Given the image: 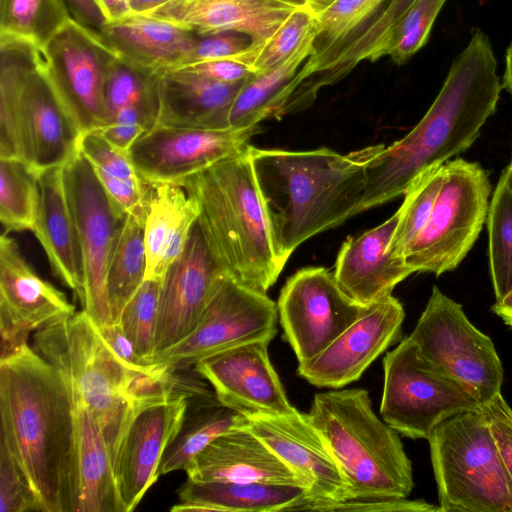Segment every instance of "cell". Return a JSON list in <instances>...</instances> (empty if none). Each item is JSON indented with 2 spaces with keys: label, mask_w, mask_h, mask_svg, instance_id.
I'll list each match as a JSON object with an SVG mask.
<instances>
[{
  "label": "cell",
  "mask_w": 512,
  "mask_h": 512,
  "mask_svg": "<svg viewBox=\"0 0 512 512\" xmlns=\"http://www.w3.org/2000/svg\"><path fill=\"white\" fill-rule=\"evenodd\" d=\"M387 1L336 0L316 15L312 54L302 67L305 80L315 81L321 76L338 54L376 18Z\"/></svg>",
  "instance_id": "obj_34"
},
{
  "label": "cell",
  "mask_w": 512,
  "mask_h": 512,
  "mask_svg": "<svg viewBox=\"0 0 512 512\" xmlns=\"http://www.w3.org/2000/svg\"><path fill=\"white\" fill-rule=\"evenodd\" d=\"M444 178L430 217L407 248L404 260L413 272L439 276L465 258L487 220L491 183L476 162L444 163Z\"/></svg>",
  "instance_id": "obj_8"
},
{
  "label": "cell",
  "mask_w": 512,
  "mask_h": 512,
  "mask_svg": "<svg viewBox=\"0 0 512 512\" xmlns=\"http://www.w3.org/2000/svg\"><path fill=\"white\" fill-rule=\"evenodd\" d=\"M99 33L119 57L150 71L185 65L195 41L194 32L145 15L107 23Z\"/></svg>",
  "instance_id": "obj_30"
},
{
  "label": "cell",
  "mask_w": 512,
  "mask_h": 512,
  "mask_svg": "<svg viewBox=\"0 0 512 512\" xmlns=\"http://www.w3.org/2000/svg\"><path fill=\"white\" fill-rule=\"evenodd\" d=\"M42 512L40 502L12 452L0 434V512Z\"/></svg>",
  "instance_id": "obj_46"
},
{
  "label": "cell",
  "mask_w": 512,
  "mask_h": 512,
  "mask_svg": "<svg viewBox=\"0 0 512 512\" xmlns=\"http://www.w3.org/2000/svg\"><path fill=\"white\" fill-rule=\"evenodd\" d=\"M196 396L178 394L143 408L133 418L115 470L125 512L132 511L157 481L164 453L183 424L190 400Z\"/></svg>",
  "instance_id": "obj_20"
},
{
  "label": "cell",
  "mask_w": 512,
  "mask_h": 512,
  "mask_svg": "<svg viewBox=\"0 0 512 512\" xmlns=\"http://www.w3.org/2000/svg\"><path fill=\"white\" fill-rule=\"evenodd\" d=\"M502 87L505 88L512 96V41L506 52V68Z\"/></svg>",
  "instance_id": "obj_58"
},
{
  "label": "cell",
  "mask_w": 512,
  "mask_h": 512,
  "mask_svg": "<svg viewBox=\"0 0 512 512\" xmlns=\"http://www.w3.org/2000/svg\"><path fill=\"white\" fill-rule=\"evenodd\" d=\"M74 405L76 434L72 512H125L101 428L83 404L74 401Z\"/></svg>",
  "instance_id": "obj_28"
},
{
  "label": "cell",
  "mask_w": 512,
  "mask_h": 512,
  "mask_svg": "<svg viewBox=\"0 0 512 512\" xmlns=\"http://www.w3.org/2000/svg\"><path fill=\"white\" fill-rule=\"evenodd\" d=\"M405 311L389 294L315 357L298 364L299 376L319 388H341L358 380L369 365L399 340Z\"/></svg>",
  "instance_id": "obj_17"
},
{
  "label": "cell",
  "mask_w": 512,
  "mask_h": 512,
  "mask_svg": "<svg viewBox=\"0 0 512 512\" xmlns=\"http://www.w3.org/2000/svg\"><path fill=\"white\" fill-rule=\"evenodd\" d=\"M0 310L32 332L76 312L64 293L34 271L5 232L0 237Z\"/></svg>",
  "instance_id": "obj_27"
},
{
  "label": "cell",
  "mask_w": 512,
  "mask_h": 512,
  "mask_svg": "<svg viewBox=\"0 0 512 512\" xmlns=\"http://www.w3.org/2000/svg\"><path fill=\"white\" fill-rule=\"evenodd\" d=\"M314 40L283 62L253 73L242 85L229 112V127L258 126L268 118L283 116L291 96L304 81L303 64L312 54Z\"/></svg>",
  "instance_id": "obj_32"
},
{
  "label": "cell",
  "mask_w": 512,
  "mask_h": 512,
  "mask_svg": "<svg viewBox=\"0 0 512 512\" xmlns=\"http://www.w3.org/2000/svg\"><path fill=\"white\" fill-rule=\"evenodd\" d=\"M248 428L309 485L303 501H345L348 486L326 440L308 414L248 416Z\"/></svg>",
  "instance_id": "obj_19"
},
{
  "label": "cell",
  "mask_w": 512,
  "mask_h": 512,
  "mask_svg": "<svg viewBox=\"0 0 512 512\" xmlns=\"http://www.w3.org/2000/svg\"><path fill=\"white\" fill-rule=\"evenodd\" d=\"M72 17L97 32L107 24L95 0H64Z\"/></svg>",
  "instance_id": "obj_54"
},
{
  "label": "cell",
  "mask_w": 512,
  "mask_h": 512,
  "mask_svg": "<svg viewBox=\"0 0 512 512\" xmlns=\"http://www.w3.org/2000/svg\"><path fill=\"white\" fill-rule=\"evenodd\" d=\"M39 201V175L23 160L0 158V221L5 233L32 231Z\"/></svg>",
  "instance_id": "obj_39"
},
{
  "label": "cell",
  "mask_w": 512,
  "mask_h": 512,
  "mask_svg": "<svg viewBox=\"0 0 512 512\" xmlns=\"http://www.w3.org/2000/svg\"><path fill=\"white\" fill-rule=\"evenodd\" d=\"M399 218L398 209L382 224L348 238L339 250L334 277L340 289L359 304L368 306L392 294L398 283L414 273L404 258L389 252Z\"/></svg>",
  "instance_id": "obj_24"
},
{
  "label": "cell",
  "mask_w": 512,
  "mask_h": 512,
  "mask_svg": "<svg viewBox=\"0 0 512 512\" xmlns=\"http://www.w3.org/2000/svg\"><path fill=\"white\" fill-rule=\"evenodd\" d=\"M195 482L231 481L300 486L308 483L291 470L249 428L225 432L199 452L184 470Z\"/></svg>",
  "instance_id": "obj_22"
},
{
  "label": "cell",
  "mask_w": 512,
  "mask_h": 512,
  "mask_svg": "<svg viewBox=\"0 0 512 512\" xmlns=\"http://www.w3.org/2000/svg\"><path fill=\"white\" fill-rule=\"evenodd\" d=\"M268 340L248 342L198 361L196 374L224 405L246 416L281 415L295 410L268 355Z\"/></svg>",
  "instance_id": "obj_18"
},
{
  "label": "cell",
  "mask_w": 512,
  "mask_h": 512,
  "mask_svg": "<svg viewBox=\"0 0 512 512\" xmlns=\"http://www.w3.org/2000/svg\"><path fill=\"white\" fill-rule=\"evenodd\" d=\"M443 165L423 172L405 192L399 208L400 218L389 245L393 257L404 258L407 248L427 223L443 183Z\"/></svg>",
  "instance_id": "obj_43"
},
{
  "label": "cell",
  "mask_w": 512,
  "mask_h": 512,
  "mask_svg": "<svg viewBox=\"0 0 512 512\" xmlns=\"http://www.w3.org/2000/svg\"><path fill=\"white\" fill-rule=\"evenodd\" d=\"M97 328L109 348L129 369L141 370L149 366L137 355L132 342L119 324L111 323Z\"/></svg>",
  "instance_id": "obj_53"
},
{
  "label": "cell",
  "mask_w": 512,
  "mask_h": 512,
  "mask_svg": "<svg viewBox=\"0 0 512 512\" xmlns=\"http://www.w3.org/2000/svg\"><path fill=\"white\" fill-rule=\"evenodd\" d=\"M147 206L126 215L113 247L107 272V297L116 323L130 298L145 280L144 223Z\"/></svg>",
  "instance_id": "obj_36"
},
{
  "label": "cell",
  "mask_w": 512,
  "mask_h": 512,
  "mask_svg": "<svg viewBox=\"0 0 512 512\" xmlns=\"http://www.w3.org/2000/svg\"><path fill=\"white\" fill-rule=\"evenodd\" d=\"M42 62L34 45L0 37V158L22 160L21 93L30 73Z\"/></svg>",
  "instance_id": "obj_35"
},
{
  "label": "cell",
  "mask_w": 512,
  "mask_h": 512,
  "mask_svg": "<svg viewBox=\"0 0 512 512\" xmlns=\"http://www.w3.org/2000/svg\"><path fill=\"white\" fill-rule=\"evenodd\" d=\"M447 0H415L395 26L385 49L398 65L406 63L427 42L433 23Z\"/></svg>",
  "instance_id": "obj_45"
},
{
  "label": "cell",
  "mask_w": 512,
  "mask_h": 512,
  "mask_svg": "<svg viewBox=\"0 0 512 512\" xmlns=\"http://www.w3.org/2000/svg\"><path fill=\"white\" fill-rule=\"evenodd\" d=\"M199 216L196 200L176 183L149 184L144 223L146 278L163 279Z\"/></svg>",
  "instance_id": "obj_29"
},
{
  "label": "cell",
  "mask_w": 512,
  "mask_h": 512,
  "mask_svg": "<svg viewBox=\"0 0 512 512\" xmlns=\"http://www.w3.org/2000/svg\"><path fill=\"white\" fill-rule=\"evenodd\" d=\"M307 414L345 477L347 500L410 495L414 488L412 463L398 432L374 413L367 390L318 393Z\"/></svg>",
  "instance_id": "obj_6"
},
{
  "label": "cell",
  "mask_w": 512,
  "mask_h": 512,
  "mask_svg": "<svg viewBox=\"0 0 512 512\" xmlns=\"http://www.w3.org/2000/svg\"><path fill=\"white\" fill-rule=\"evenodd\" d=\"M245 81L221 83L179 68L161 71L156 126L230 128L229 112Z\"/></svg>",
  "instance_id": "obj_26"
},
{
  "label": "cell",
  "mask_w": 512,
  "mask_h": 512,
  "mask_svg": "<svg viewBox=\"0 0 512 512\" xmlns=\"http://www.w3.org/2000/svg\"><path fill=\"white\" fill-rule=\"evenodd\" d=\"M259 131V125L226 129L155 126L134 142L128 156L145 183L180 184L244 151Z\"/></svg>",
  "instance_id": "obj_15"
},
{
  "label": "cell",
  "mask_w": 512,
  "mask_h": 512,
  "mask_svg": "<svg viewBox=\"0 0 512 512\" xmlns=\"http://www.w3.org/2000/svg\"><path fill=\"white\" fill-rule=\"evenodd\" d=\"M409 338L427 362L464 385L481 405L501 393L504 369L493 341L436 285Z\"/></svg>",
  "instance_id": "obj_10"
},
{
  "label": "cell",
  "mask_w": 512,
  "mask_h": 512,
  "mask_svg": "<svg viewBox=\"0 0 512 512\" xmlns=\"http://www.w3.org/2000/svg\"><path fill=\"white\" fill-rule=\"evenodd\" d=\"M248 154L283 266L300 244L358 214L367 148L342 155L328 148L287 151L248 145Z\"/></svg>",
  "instance_id": "obj_3"
},
{
  "label": "cell",
  "mask_w": 512,
  "mask_h": 512,
  "mask_svg": "<svg viewBox=\"0 0 512 512\" xmlns=\"http://www.w3.org/2000/svg\"><path fill=\"white\" fill-rule=\"evenodd\" d=\"M41 55L53 90L81 134L106 126V82L118 55L100 33L71 17Z\"/></svg>",
  "instance_id": "obj_12"
},
{
  "label": "cell",
  "mask_w": 512,
  "mask_h": 512,
  "mask_svg": "<svg viewBox=\"0 0 512 512\" xmlns=\"http://www.w3.org/2000/svg\"><path fill=\"white\" fill-rule=\"evenodd\" d=\"M316 36V15L303 6L295 10L263 43L252 44L233 58L245 64L253 73L283 62Z\"/></svg>",
  "instance_id": "obj_40"
},
{
  "label": "cell",
  "mask_w": 512,
  "mask_h": 512,
  "mask_svg": "<svg viewBox=\"0 0 512 512\" xmlns=\"http://www.w3.org/2000/svg\"><path fill=\"white\" fill-rule=\"evenodd\" d=\"M161 283V279L146 278L116 322L147 365L152 364L154 357Z\"/></svg>",
  "instance_id": "obj_44"
},
{
  "label": "cell",
  "mask_w": 512,
  "mask_h": 512,
  "mask_svg": "<svg viewBox=\"0 0 512 512\" xmlns=\"http://www.w3.org/2000/svg\"><path fill=\"white\" fill-rule=\"evenodd\" d=\"M148 128L141 114L134 109H125L116 114L108 125L97 131L111 145L127 153L134 142Z\"/></svg>",
  "instance_id": "obj_51"
},
{
  "label": "cell",
  "mask_w": 512,
  "mask_h": 512,
  "mask_svg": "<svg viewBox=\"0 0 512 512\" xmlns=\"http://www.w3.org/2000/svg\"><path fill=\"white\" fill-rule=\"evenodd\" d=\"M107 23L124 20L133 15L130 0H95Z\"/></svg>",
  "instance_id": "obj_55"
},
{
  "label": "cell",
  "mask_w": 512,
  "mask_h": 512,
  "mask_svg": "<svg viewBox=\"0 0 512 512\" xmlns=\"http://www.w3.org/2000/svg\"><path fill=\"white\" fill-rule=\"evenodd\" d=\"M436 512L441 509L424 500L407 498L383 500L300 501L290 511Z\"/></svg>",
  "instance_id": "obj_48"
},
{
  "label": "cell",
  "mask_w": 512,
  "mask_h": 512,
  "mask_svg": "<svg viewBox=\"0 0 512 512\" xmlns=\"http://www.w3.org/2000/svg\"><path fill=\"white\" fill-rule=\"evenodd\" d=\"M368 306L349 298L334 274L323 267L298 270L286 281L277 303L283 338L299 363L322 352Z\"/></svg>",
  "instance_id": "obj_14"
},
{
  "label": "cell",
  "mask_w": 512,
  "mask_h": 512,
  "mask_svg": "<svg viewBox=\"0 0 512 512\" xmlns=\"http://www.w3.org/2000/svg\"><path fill=\"white\" fill-rule=\"evenodd\" d=\"M336 0H308V8L315 14L318 15L328 7H330Z\"/></svg>",
  "instance_id": "obj_59"
},
{
  "label": "cell",
  "mask_w": 512,
  "mask_h": 512,
  "mask_svg": "<svg viewBox=\"0 0 512 512\" xmlns=\"http://www.w3.org/2000/svg\"><path fill=\"white\" fill-rule=\"evenodd\" d=\"M227 276L197 219L182 253L162 279L154 357L193 330L215 288Z\"/></svg>",
  "instance_id": "obj_16"
},
{
  "label": "cell",
  "mask_w": 512,
  "mask_h": 512,
  "mask_svg": "<svg viewBox=\"0 0 512 512\" xmlns=\"http://www.w3.org/2000/svg\"><path fill=\"white\" fill-rule=\"evenodd\" d=\"M383 421L405 437L428 439L444 420L482 405L455 379L439 371L404 338L383 359Z\"/></svg>",
  "instance_id": "obj_9"
},
{
  "label": "cell",
  "mask_w": 512,
  "mask_h": 512,
  "mask_svg": "<svg viewBox=\"0 0 512 512\" xmlns=\"http://www.w3.org/2000/svg\"><path fill=\"white\" fill-rule=\"evenodd\" d=\"M0 434L42 512H72L75 405L61 373L32 346L0 361Z\"/></svg>",
  "instance_id": "obj_2"
},
{
  "label": "cell",
  "mask_w": 512,
  "mask_h": 512,
  "mask_svg": "<svg viewBox=\"0 0 512 512\" xmlns=\"http://www.w3.org/2000/svg\"><path fill=\"white\" fill-rule=\"evenodd\" d=\"M252 44L249 36L237 32L195 33V41L185 65L213 59H233Z\"/></svg>",
  "instance_id": "obj_49"
},
{
  "label": "cell",
  "mask_w": 512,
  "mask_h": 512,
  "mask_svg": "<svg viewBox=\"0 0 512 512\" xmlns=\"http://www.w3.org/2000/svg\"><path fill=\"white\" fill-rule=\"evenodd\" d=\"M169 0H130L133 15L146 14Z\"/></svg>",
  "instance_id": "obj_57"
},
{
  "label": "cell",
  "mask_w": 512,
  "mask_h": 512,
  "mask_svg": "<svg viewBox=\"0 0 512 512\" xmlns=\"http://www.w3.org/2000/svg\"><path fill=\"white\" fill-rule=\"evenodd\" d=\"M78 149L90 163L94 172L122 180L144 182L128 154L115 148L97 131L82 134Z\"/></svg>",
  "instance_id": "obj_47"
},
{
  "label": "cell",
  "mask_w": 512,
  "mask_h": 512,
  "mask_svg": "<svg viewBox=\"0 0 512 512\" xmlns=\"http://www.w3.org/2000/svg\"><path fill=\"white\" fill-rule=\"evenodd\" d=\"M286 1H290L295 4L303 5V6H307V4H308V0H286Z\"/></svg>",
  "instance_id": "obj_61"
},
{
  "label": "cell",
  "mask_w": 512,
  "mask_h": 512,
  "mask_svg": "<svg viewBox=\"0 0 512 512\" xmlns=\"http://www.w3.org/2000/svg\"><path fill=\"white\" fill-rule=\"evenodd\" d=\"M177 68L213 81L228 84L243 82L253 74L245 64L231 58L201 61Z\"/></svg>",
  "instance_id": "obj_52"
},
{
  "label": "cell",
  "mask_w": 512,
  "mask_h": 512,
  "mask_svg": "<svg viewBox=\"0 0 512 512\" xmlns=\"http://www.w3.org/2000/svg\"><path fill=\"white\" fill-rule=\"evenodd\" d=\"M489 262L495 299L512 290V192L498 182L489 203Z\"/></svg>",
  "instance_id": "obj_42"
},
{
  "label": "cell",
  "mask_w": 512,
  "mask_h": 512,
  "mask_svg": "<svg viewBox=\"0 0 512 512\" xmlns=\"http://www.w3.org/2000/svg\"><path fill=\"white\" fill-rule=\"evenodd\" d=\"M487 35L476 30L454 59L418 124L389 146L367 148L366 185L358 214L405 194L426 170L467 150L495 112L502 85Z\"/></svg>",
  "instance_id": "obj_1"
},
{
  "label": "cell",
  "mask_w": 512,
  "mask_h": 512,
  "mask_svg": "<svg viewBox=\"0 0 512 512\" xmlns=\"http://www.w3.org/2000/svg\"><path fill=\"white\" fill-rule=\"evenodd\" d=\"M32 343L33 349L64 377L73 400L83 404L98 422L116 470L126 432L154 393L155 364L129 369L83 310L38 329Z\"/></svg>",
  "instance_id": "obj_4"
},
{
  "label": "cell",
  "mask_w": 512,
  "mask_h": 512,
  "mask_svg": "<svg viewBox=\"0 0 512 512\" xmlns=\"http://www.w3.org/2000/svg\"><path fill=\"white\" fill-rule=\"evenodd\" d=\"M180 184L196 200L203 234L227 275L267 293L284 266L274 249L248 146Z\"/></svg>",
  "instance_id": "obj_5"
},
{
  "label": "cell",
  "mask_w": 512,
  "mask_h": 512,
  "mask_svg": "<svg viewBox=\"0 0 512 512\" xmlns=\"http://www.w3.org/2000/svg\"><path fill=\"white\" fill-rule=\"evenodd\" d=\"M248 425V416L222 404L215 393L199 396L193 409L188 407V415L186 413L179 432L164 453L159 467L160 476L185 470L190 461L215 438Z\"/></svg>",
  "instance_id": "obj_33"
},
{
  "label": "cell",
  "mask_w": 512,
  "mask_h": 512,
  "mask_svg": "<svg viewBox=\"0 0 512 512\" xmlns=\"http://www.w3.org/2000/svg\"><path fill=\"white\" fill-rule=\"evenodd\" d=\"M492 311L498 315L506 325L512 327V290L500 300L495 301Z\"/></svg>",
  "instance_id": "obj_56"
},
{
  "label": "cell",
  "mask_w": 512,
  "mask_h": 512,
  "mask_svg": "<svg viewBox=\"0 0 512 512\" xmlns=\"http://www.w3.org/2000/svg\"><path fill=\"white\" fill-rule=\"evenodd\" d=\"M441 512H512V489L482 408L456 414L427 439Z\"/></svg>",
  "instance_id": "obj_7"
},
{
  "label": "cell",
  "mask_w": 512,
  "mask_h": 512,
  "mask_svg": "<svg viewBox=\"0 0 512 512\" xmlns=\"http://www.w3.org/2000/svg\"><path fill=\"white\" fill-rule=\"evenodd\" d=\"M160 74L161 71L141 68L118 56L105 88L109 122L120 111L134 109L141 114L148 130L154 128L160 107Z\"/></svg>",
  "instance_id": "obj_37"
},
{
  "label": "cell",
  "mask_w": 512,
  "mask_h": 512,
  "mask_svg": "<svg viewBox=\"0 0 512 512\" xmlns=\"http://www.w3.org/2000/svg\"><path fill=\"white\" fill-rule=\"evenodd\" d=\"M481 408L488 418L512 489V408L501 393Z\"/></svg>",
  "instance_id": "obj_50"
},
{
  "label": "cell",
  "mask_w": 512,
  "mask_h": 512,
  "mask_svg": "<svg viewBox=\"0 0 512 512\" xmlns=\"http://www.w3.org/2000/svg\"><path fill=\"white\" fill-rule=\"evenodd\" d=\"M300 7L286 0H169L143 15L197 34L237 32L261 44Z\"/></svg>",
  "instance_id": "obj_23"
},
{
  "label": "cell",
  "mask_w": 512,
  "mask_h": 512,
  "mask_svg": "<svg viewBox=\"0 0 512 512\" xmlns=\"http://www.w3.org/2000/svg\"><path fill=\"white\" fill-rule=\"evenodd\" d=\"M499 182L512 192V158L508 166L503 170Z\"/></svg>",
  "instance_id": "obj_60"
},
{
  "label": "cell",
  "mask_w": 512,
  "mask_h": 512,
  "mask_svg": "<svg viewBox=\"0 0 512 512\" xmlns=\"http://www.w3.org/2000/svg\"><path fill=\"white\" fill-rule=\"evenodd\" d=\"M414 1L388 0L376 18L338 54L326 72L339 80L360 62H374L384 57L395 26Z\"/></svg>",
  "instance_id": "obj_41"
},
{
  "label": "cell",
  "mask_w": 512,
  "mask_h": 512,
  "mask_svg": "<svg viewBox=\"0 0 512 512\" xmlns=\"http://www.w3.org/2000/svg\"><path fill=\"white\" fill-rule=\"evenodd\" d=\"M177 494L180 502L171 508L173 512H276L289 511L307 497V490L291 485L187 479Z\"/></svg>",
  "instance_id": "obj_31"
},
{
  "label": "cell",
  "mask_w": 512,
  "mask_h": 512,
  "mask_svg": "<svg viewBox=\"0 0 512 512\" xmlns=\"http://www.w3.org/2000/svg\"><path fill=\"white\" fill-rule=\"evenodd\" d=\"M277 320V304L266 293L227 276L215 288L193 330L157 354L152 364L178 372L221 351L248 342L271 341L277 333Z\"/></svg>",
  "instance_id": "obj_11"
},
{
  "label": "cell",
  "mask_w": 512,
  "mask_h": 512,
  "mask_svg": "<svg viewBox=\"0 0 512 512\" xmlns=\"http://www.w3.org/2000/svg\"><path fill=\"white\" fill-rule=\"evenodd\" d=\"M63 180L84 263L82 310L97 326H105L113 323L107 297V272L126 216L112 203L79 150L63 166Z\"/></svg>",
  "instance_id": "obj_13"
},
{
  "label": "cell",
  "mask_w": 512,
  "mask_h": 512,
  "mask_svg": "<svg viewBox=\"0 0 512 512\" xmlns=\"http://www.w3.org/2000/svg\"><path fill=\"white\" fill-rule=\"evenodd\" d=\"M72 16L64 0H0V37L40 51Z\"/></svg>",
  "instance_id": "obj_38"
},
{
  "label": "cell",
  "mask_w": 512,
  "mask_h": 512,
  "mask_svg": "<svg viewBox=\"0 0 512 512\" xmlns=\"http://www.w3.org/2000/svg\"><path fill=\"white\" fill-rule=\"evenodd\" d=\"M20 106L22 160L38 175L63 167L78 152L82 134L53 90L42 62L28 76Z\"/></svg>",
  "instance_id": "obj_21"
},
{
  "label": "cell",
  "mask_w": 512,
  "mask_h": 512,
  "mask_svg": "<svg viewBox=\"0 0 512 512\" xmlns=\"http://www.w3.org/2000/svg\"><path fill=\"white\" fill-rule=\"evenodd\" d=\"M40 201L32 231L53 274L82 302L84 263L76 224L68 203L63 167L39 175Z\"/></svg>",
  "instance_id": "obj_25"
}]
</instances>
